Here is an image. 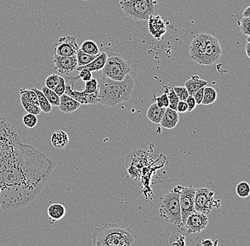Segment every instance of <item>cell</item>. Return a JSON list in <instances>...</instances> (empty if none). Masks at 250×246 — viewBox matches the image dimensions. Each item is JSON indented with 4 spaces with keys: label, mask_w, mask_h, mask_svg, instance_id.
<instances>
[{
    "label": "cell",
    "mask_w": 250,
    "mask_h": 246,
    "mask_svg": "<svg viewBox=\"0 0 250 246\" xmlns=\"http://www.w3.org/2000/svg\"><path fill=\"white\" fill-rule=\"evenodd\" d=\"M245 51L248 57L250 59V42H247L246 46H245Z\"/></svg>",
    "instance_id": "47"
},
{
    "label": "cell",
    "mask_w": 250,
    "mask_h": 246,
    "mask_svg": "<svg viewBox=\"0 0 250 246\" xmlns=\"http://www.w3.org/2000/svg\"><path fill=\"white\" fill-rule=\"evenodd\" d=\"M156 103L160 107H165L167 108L169 106V101H168V95L166 92H164L162 95L156 96L155 98Z\"/></svg>",
    "instance_id": "38"
},
{
    "label": "cell",
    "mask_w": 250,
    "mask_h": 246,
    "mask_svg": "<svg viewBox=\"0 0 250 246\" xmlns=\"http://www.w3.org/2000/svg\"><path fill=\"white\" fill-rule=\"evenodd\" d=\"M65 207L61 204H52L47 210L48 219L51 221V224L62 219L65 216Z\"/></svg>",
    "instance_id": "18"
},
{
    "label": "cell",
    "mask_w": 250,
    "mask_h": 246,
    "mask_svg": "<svg viewBox=\"0 0 250 246\" xmlns=\"http://www.w3.org/2000/svg\"><path fill=\"white\" fill-rule=\"evenodd\" d=\"M174 90L180 101H187L188 96H189L188 92L185 86L184 87H174Z\"/></svg>",
    "instance_id": "36"
},
{
    "label": "cell",
    "mask_w": 250,
    "mask_h": 246,
    "mask_svg": "<svg viewBox=\"0 0 250 246\" xmlns=\"http://www.w3.org/2000/svg\"><path fill=\"white\" fill-rule=\"evenodd\" d=\"M54 69L62 75H69L78 68L76 55L71 56L54 55Z\"/></svg>",
    "instance_id": "13"
},
{
    "label": "cell",
    "mask_w": 250,
    "mask_h": 246,
    "mask_svg": "<svg viewBox=\"0 0 250 246\" xmlns=\"http://www.w3.org/2000/svg\"><path fill=\"white\" fill-rule=\"evenodd\" d=\"M188 104L186 101H179L176 111L179 112V113H185V112H188Z\"/></svg>",
    "instance_id": "44"
},
{
    "label": "cell",
    "mask_w": 250,
    "mask_h": 246,
    "mask_svg": "<svg viewBox=\"0 0 250 246\" xmlns=\"http://www.w3.org/2000/svg\"><path fill=\"white\" fill-rule=\"evenodd\" d=\"M81 104L64 93L60 96L59 108L62 113L71 114L76 112L81 107Z\"/></svg>",
    "instance_id": "15"
},
{
    "label": "cell",
    "mask_w": 250,
    "mask_h": 246,
    "mask_svg": "<svg viewBox=\"0 0 250 246\" xmlns=\"http://www.w3.org/2000/svg\"><path fill=\"white\" fill-rule=\"evenodd\" d=\"M99 96L98 103L114 107L129 100L132 95L134 82L132 76L128 74L122 81L113 80L102 74L98 81Z\"/></svg>",
    "instance_id": "2"
},
{
    "label": "cell",
    "mask_w": 250,
    "mask_h": 246,
    "mask_svg": "<svg viewBox=\"0 0 250 246\" xmlns=\"http://www.w3.org/2000/svg\"><path fill=\"white\" fill-rule=\"evenodd\" d=\"M98 90H99V85H98V81L96 79L92 78L90 80L85 82L83 92L86 94H91L98 91Z\"/></svg>",
    "instance_id": "33"
},
{
    "label": "cell",
    "mask_w": 250,
    "mask_h": 246,
    "mask_svg": "<svg viewBox=\"0 0 250 246\" xmlns=\"http://www.w3.org/2000/svg\"><path fill=\"white\" fill-rule=\"evenodd\" d=\"M84 53L91 56H96L100 54L99 48L93 40H85L80 47Z\"/></svg>",
    "instance_id": "25"
},
{
    "label": "cell",
    "mask_w": 250,
    "mask_h": 246,
    "mask_svg": "<svg viewBox=\"0 0 250 246\" xmlns=\"http://www.w3.org/2000/svg\"><path fill=\"white\" fill-rule=\"evenodd\" d=\"M92 238L93 246H132L135 244L136 236L129 228L107 223L101 228H95Z\"/></svg>",
    "instance_id": "3"
},
{
    "label": "cell",
    "mask_w": 250,
    "mask_h": 246,
    "mask_svg": "<svg viewBox=\"0 0 250 246\" xmlns=\"http://www.w3.org/2000/svg\"><path fill=\"white\" fill-rule=\"evenodd\" d=\"M242 17H250V6L245 9L242 13Z\"/></svg>",
    "instance_id": "46"
},
{
    "label": "cell",
    "mask_w": 250,
    "mask_h": 246,
    "mask_svg": "<svg viewBox=\"0 0 250 246\" xmlns=\"http://www.w3.org/2000/svg\"><path fill=\"white\" fill-rule=\"evenodd\" d=\"M148 29L156 39H161L167 32V22L162 17L156 15L148 18Z\"/></svg>",
    "instance_id": "14"
},
{
    "label": "cell",
    "mask_w": 250,
    "mask_h": 246,
    "mask_svg": "<svg viewBox=\"0 0 250 246\" xmlns=\"http://www.w3.org/2000/svg\"><path fill=\"white\" fill-rule=\"evenodd\" d=\"M186 102H187L188 107V112L193 111L197 105L196 102H195V100L194 97H193V96L189 95L188 96L187 101H186Z\"/></svg>",
    "instance_id": "43"
},
{
    "label": "cell",
    "mask_w": 250,
    "mask_h": 246,
    "mask_svg": "<svg viewBox=\"0 0 250 246\" xmlns=\"http://www.w3.org/2000/svg\"><path fill=\"white\" fill-rule=\"evenodd\" d=\"M37 123H38V119H37V116L36 115L28 113L27 114L23 116V124L29 129H33V128L36 127Z\"/></svg>",
    "instance_id": "34"
},
{
    "label": "cell",
    "mask_w": 250,
    "mask_h": 246,
    "mask_svg": "<svg viewBox=\"0 0 250 246\" xmlns=\"http://www.w3.org/2000/svg\"><path fill=\"white\" fill-rule=\"evenodd\" d=\"M182 188L181 185L175 187L172 190L164 194L159 204L161 218L167 222L176 225L179 228L184 227L180 206V193Z\"/></svg>",
    "instance_id": "4"
},
{
    "label": "cell",
    "mask_w": 250,
    "mask_h": 246,
    "mask_svg": "<svg viewBox=\"0 0 250 246\" xmlns=\"http://www.w3.org/2000/svg\"><path fill=\"white\" fill-rule=\"evenodd\" d=\"M51 143L56 149H64L69 143V136L64 131H56L51 135Z\"/></svg>",
    "instance_id": "19"
},
{
    "label": "cell",
    "mask_w": 250,
    "mask_h": 246,
    "mask_svg": "<svg viewBox=\"0 0 250 246\" xmlns=\"http://www.w3.org/2000/svg\"><path fill=\"white\" fill-rule=\"evenodd\" d=\"M221 207L220 198H215V192L208 188L195 189V209L198 212L205 214H210L214 208Z\"/></svg>",
    "instance_id": "7"
},
{
    "label": "cell",
    "mask_w": 250,
    "mask_h": 246,
    "mask_svg": "<svg viewBox=\"0 0 250 246\" xmlns=\"http://www.w3.org/2000/svg\"><path fill=\"white\" fill-rule=\"evenodd\" d=\"M164 92L168 95V101H169V106L168 107L173 110H176L177 109L178 103L179 102V98L178 97L177 95L175 93L173 88L169 87H164Z\"/></svg>",
    "instance_id": "29"
},
{
    "label": "cell",
    "mask_w": 250,
    "mask_h": 246,
    "mask_svg": "<svg viewBox=\"0 0 250 246\" xmlns=\"http://www.w3.org/2000/svg\"><path fill=\"white\" fill-rule=\"evenodd\" d=\"M103 73L106 77L113 80L122 81L132 71L130 63L119 55H112L107 57V61Z\"/></svg>",
    "instance_id": "6"
},
{
    "label": "cell",
    "mask_w": 250,
    "mask_h": 246,
    "mask_svg": "<svg viewBox=\"0 0 250 246\" xmlns=\"http://www.w3.org/2000/svg\"><path fill=\"white\" fill-rule=\"evenodd\" d=\"M73 86H74V82H73L72 84H66V85H65V94L73 98L75 100L77 101V102L81 104V105L82 104H83V105L88 104L87 99V94L84 93L83 91L80 92L74 90Z\"/></svg>",
    "instance_id": "22"
},
{
    "label": "cell",
    "mask_w": 250,
    "mask_h": 246,
    "mask_svg": "<svg viewBox=\"0 0 250 246\" xmlns=\"http://www.w3.org/2000/svg\"><path fill=\"white\" fill-rule=\"evenodd\" d=\"M120 6L126 17L138 21L148 20L159 8L157 0H131Z\"/></svg>",
    "instance_id": "5"
},
{
    "label": "cell",
    "mask_w": 250,
    "mask_h": 246,
    "mask_svg": "<svg viewBox=\"0 0 250 246\" xmlns=\"http://www.w3.org/2000/svg\"><path fill=\"white\" fill-rule=\"evenodd\" d=\"M186 244V235L184 234L176 233L171 235L168 241V245L170 246H185Z\"/></svg>",
    "instance_id": "32"
},
{
    "label": "cell",
    "mask_w": 250,
    "mask_h": 246,
    "mask_svg": "<svg viewBox=\"0 0 250 246\" xmlns=\"http://www.w3.org/2000/svg\"><path fill=\"white\" fill-rule=\"evenodd\" d=\"M20 95L21 97L24 99L26 102L29 103L36 104V105L39 106L38 96H37V93H35L34 90H29V89H21L20 91Z\"/></svg>",
    "instance_id": "27"
},
{
    "label": "cell",
    "mask_w": 250,
    "mask_h": 246,
    "mask_svg": "<svg viewBox=\"0 0 250 246\" xmlns=\"http://www.w3.org/2000/svg\"><path fill=\"white\" fill-rule=\"evenodd\" d=\"M76 38L72 36L62 37L54 45V55L71 56L76 55L79 50Z\"/></svg>",
    "instance_id": "9"
},
{
    "label": "cell",
    "mask_w": 250,
    "mask_h": 246,
    "mask_svg": "<svg viewBox=\"0 0 250 246\" xmlns=\"http://www.w3.org/2000/svg\"><path fill=\"white\" fill-rule=\"evenodd\" d=\"M217 92L212 87L206 86L204 88V95H203V99L202 103L203 105H209L212 104L216 101Z\"/></svg>",
    "instance_id": "24"
},
{
    "label": "cell",
    "mask_w": 250,
    "mask_h": 246,
    "mask_svg": "<svg viewBox=\"0 0 250 246\" xmlns=\"http://www.w3.org/2000/svg\"><path fill=\"white\" fill-rule=\"evenodd\" d=\"M83 1H90V0H83Z\"/></svg>",
    "instance_id": "50"
},
{
    "label": "cell",
    "mask_w": 250,
    "mask_h": 246,
    "mask_svg": "<svg viewBox=\"0 0 250 246\" xmlns=\"http://www.w3.org/2000/svg\"><path fill=\"white\" fill-rule=\"evenodd\" d=\"M107 57L108 56H107V54L105 52H102L99 55L97 56L96 58L94 59L93 61L87 64V65H83V66L78 67L76 68V71H80L81 70L83 69V68L88 69L89 71L91 72L102 71L103 68H104V65H105Z\"/></svg>",
    "instance_id": "17"
},
{
    "label": "cell",
    "mask_w": 250,
    "mask_h": 246,
    "mask_svg": "<svg viewBox=\"0 0 250 246\" xmlns=\"http://www.w3.org/2000/svg\"><path fill=\"white\" fill-rule=\"evenodd\" d=\"M32 90L35 91V93H37V96H38L39 107H40L42 112H43V113L45 114H48L51 112V111H52V106H51V104L48 102L46 96L43 95L42 91H40L38 89L36 88H33Z\"/></svg>",
    "instance_id": "23"
},
{
    "label": "cell",
    "mask_w": 250,
    "mask_h": 246,
    "mask_svg": "<svg viewBox=\"0 0 250 246\" xmlns=\"http://www.w3.org/2000/svg\"><path fill=\"white\" fill-rule=\"evenodd\" d=\"M179 121V115L178 112L167 107L160 124L164 129H172L176 127Z\"/></svg>",
    "instance_id": "16"
},
{
    "label": "cell",
    "mask_w": 250,
    "mask_h": 246,
    "mask_svg": "<svg viewBox=\"0 0 250 246\" xmlns=\"http://www.w3.org/2000/svg\"><path fill=\"white\" fill-rule=\"evenodd\" d=\"M204 88L205 87H203V88L199 89V90L195 93L194 95H193L197 105H200V104L202 103L203 95H204Z\"/></svg>",
    "instance_id": "42"
},
{
    "label": "cell",
    "mask_w": 250,
    "mask_h": 246,
    "mask_svg": "<svg viewBox=\"0 0 250 246\" xmlns=\"http://www.w3.org/2000/svg\"><path fill=\"white\" fill-rule=\"evenodd\" d=\"M208 82L205 79L200 78L198 76H192L191 78L187 80L185 87L188 92L189 95L193 96L199 89L207 86Z\"/></svg>",
    "instance_id": "21"
},
{
    "label": "cell",
    "mask_w": 250,
    "mask_h": 246,
    "mask_svg": "<svg viewBox=\"0 0 250 246\" xmlns=\"http://www.w3.org/2000/svg\"><path fill=\"white\" fill-rule=\"evenodd\" d=\"M65 85H66V83H65V79L62 77V76H60L59 83L57 84L56 88H54V91L58 95L61 96L65 93Z\"/></svg>",
    "instance_id": "39"
},
{
    "label": "cell",
    "mask_w": 250,
    "mask_h": 246,
    "mask_svg": "<svg viewBox=\"0 0 250 246\" xmlns=\"http://www.w3.org/2000/svg\"><path fill=\"white\" fill-rule=\"evenodd\" d=\"M100 54H101V53H100ZM99 54H98V55H99ZM98 55H89V54L84 53L81 48H79L77 54H76V57H77L78 60V67L83 66V65L90 63V62L93 61L94 59L96 58L97 56Z\"/></svg>",
    "instance_id": "28"
},
{
    "label": "cell",
    "mask_w": 250,
    "mask_h": 246,
    "mask_svg": "<svg viewBox=\"0 0 250 246\" xmlns=\"http://www.w3.org/2000/svg\"><path fill=\"white\" fill-rule=\"evenodd\" d=\"M247 42H250V36L248 37V38H247Z\"/></svg>",
    "instance_id": "49"
},
{
    "label": "cell",
    "mask_w": 250,
    "mask_h": 246,
    "mask_svg": "<svg viewBox=\"0 0 250 246\" xmlns=\"http://www.w3.org/2000/svg\"><path fill=\"white\" fill-rule=\"evenodd\" d=\"M80 72V75L78 76L77 78H81L83 82H87V81L90 80L93 78V74L92 72L89 71L88 69L83 68V69L81 70Z\"/></svg>",
    "instance_id": "40"
},
{
    "label": "cell",
    "mask_w": 250,
    "mask_h": 246,
    "mask_svg": "<svg viewBox=\"0 0 250 246\" xmlns=\"http://www.w3.org/2000/svg\"><path fill=\"white\" fill-rule=\"evenodd\" d=\"M208 224V218L207 215L195 211L187 218L184 224L187 230L188 234L198 233L206 229Z\"/></svg>",
    "instance_id": "12"
},
{
    "label": "cell",
    "mask_w": 250,
    "mask_h": 246,
    "mask_svg": "<svg viewBox=\"0 0 250 246\" xmlns=\"http://www.w3.org/2000/svg\"><path fill=\"white\" fill-rule=\"evenodd\" d=\"M57 163L21 142L17 129L0 116V209L29 205L42 193Z\"/></svg>",
    "instance_id": "1"
},
{
    "label": "cell",
    "mask_w": 250,
    "mask_h": 246,
    "mask_svg": "<svg viewBox=\"0 0 250 246\" xmlns=\"http://www.w3.org/2000/svg\"><path fill=\"white\" fill-rule=\"evenodd\" d=\"M195 188L193 187H183L180 193V206L183 224H185L187 218L194 213Z\"/></svg>",
    "instance_id": "8"
},
{
    "label": "cell",
    "mask_w": 250,
    "mask_h": 246,
    "mask_svg": "<svg viewBox=\"0 0 250 246\" xmlns=\"http://www.w3.org/2000/svg\"><path fill=\"white\" fill-rule=\"evenodd\" d=\"M221 46L219 43L218 38L210 35L207 46L203 51L201 64L203 65H212L217 63L222 55Z\"/></svg>",
    "instance_id": "10"
},
{
    "label": "cell",
    "mask_w": 250,
    "mask_h": 246,
    "mask_svg": "<svg viewBox=\"0 0 250 246\" xmlns=\"http://www.w3.org/2000/svg\"><path fill=\"white\" fill-rule=\"evenodd\" d=\"M236 193L240 198H247L250 194V185L247 182H241L236 187Z\"/></svg>",
    "instance_id": "30"
},
{
    "label": "cell",
    "mask_w": 250,
    "mask_h": 246,
    "mask_svg": "<svg viewBox=\"0 0 250 246\" xmlns=\"http://www.w3.org/2000/svg\"><path fill=\"white\" fill-rule=\"evenodd\" d=\"M166 110L167 108L165 107H159L157 104L154 102L148 108L146 116H147L148 119L154 124H160L163 119Z\"/></svg>",
    "instance_id": "20"
},
{
    "label": "cell",
    "mask_w": 250,
    "mask_h": 246,
    "mask_svg": "<svg viewBox=\"0 0 250 246\" xmlns=\"http://www.w3.org/2000/svg\"><path fill=\"white\" fill-rule=\"evenodd\" d=\"M240 29L243 35L250 36V17H242L240 21Z\"/></svg>",
    "instance_id": "35"
},
{
    "label": "cell",
    "mask_w": 250,
    "mask_h": 246,
    "mask_svg": "<svg viewBox=\"0 0 250 246\" xmlns=\"http://www.w3.org/2000/svg\"><path fill=\"white\" fill-rule=\"evenodd\" d=\"M42 91L52 107H59L60 104V96L58 95L54 90L47 88L46 86H43Z\"/></svg>",
    "instance_id": "26"
},
{
    "label": "cell",
    "mask_w": 250,
    "mask_h": 246,
    "mask_svg": "<svg viewBox=\"0 0 250 246\" xmlns=\"http://www.w3.org/2000/svg\"><path fill=\"white\" fill-rule=\"evenodd\" d=\"M21 102L23 109H24L25 111L27 112V113L38 116V115L40 114L41 112H42V110H41L39 106L29 103V102H26L24 99H23L22 97H21Z\"/></svg>",
    "instance_id": "31"
},
{
    "label": "cell",
    "mask_w": 250,
    "mask_h": 246,
    "mask_svg": "<svg viewBox=\"0 0 250 246\" xmlns=\"http://www.w3.org/2000/svg\"><path fill=\"white\" fill-rule=\"evenodd\" d=\"M60 76L56 74L51 75L46 79V86L47 88L54 90L57 84L59 83Z\"/></svg>",
    "instance_id": "37"
},
{
    "label": "cell",
    "mask_w": 250,
    "mask_h": 246,
    "mask_svg": "<svg viewBox=\"0 0 250 246\" xmlns=\"http://www.w3.org/2000/svg\"><path fill=\"white\" fill-rule=\"evenodd\" d=\"M131 0H120V4H124V3L128 2Z\"/></svg>",
    "instance_id": "48"
},
{
    "label": "cell",
    "mask_w": 250,
    "mask_h": 246,
    "mask_svg": "<svg viewBox=\"0 0 250 246\" xmlns=\"http://www.w3.org/2000/svg\"><path fill=\"white\" fill-rule=\"evenodd\" d=\"M98 96H99V90L91 94H87V99L88 104H98Z\"/></svg>",
    "instance_id": "41"
},
{
    "label": "cell",
    "mask_w": 250,
    "mask_h": 246,
    "mask_svg": "<svg viewBox=\"0 0 250 246\" xmlns=\"http://www.w3.org/2000/svg\"><path fill=\"white\" fill-rule=\"evenodd\" d=\"M210 37V34L201 33L195 36L192 40L189 50V57L195 63L201 64L203 51L207 46Z\"/></svg>",
    "instance_id": "11"
},
{
    "label": "cell",
    "mask_w": 250,
    "mask_h": 246,
    "mask_svg": "<svg viewBox=\"0 0 250 246\" xmlns=\"http://www.w3.org/2000/svg\"><path fill=\"white\" fill-rule=\"evenodd\" d=\"M218 241H212V239H204L201 241V245L205 246H216L218 244Z\"/></svg>",
    "instance_id": "45"
}]
</instances>
